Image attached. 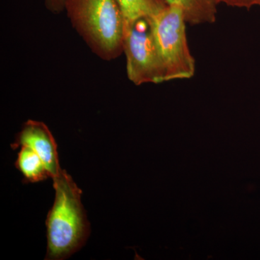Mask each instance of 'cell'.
<instances>
[{
	"instance_id": "cell-1",
	"label": "cell",
	"mask_w": 260,
	"mask_h": 260,
	"mask_svg": "<svg viewBox=\"0 0 260 260\" xmlns=\"http://www.w3.org/2000/svg\"><path fill=\"white\" fill-rule=\"evenodd\" d=\"M53 181L55 199L46 221L45 259L62 260L84 245L90 234V226L81 203V189L72 177L61 169Z\"/></svg>"
},
{
	"instance_id": "cell-2",
	"label": "cell",
	"mask_w": 260,
	"mask_h": 260,
	"mask_svg": "<svg viewBox=\"0 0 260 260\" xmlns=\"http://www.w3.org/2000/svg\"><path fill=\"white\" fill-rule=\"evenodd\" d=\"M148 21L164 68L165 82L192 78L195 60L188 46L186 22L182 10L175 5H168Z\"/></svg>"
},
{
	"instance_id": "cell-3",
	"label": "cell",
	"mask_w": 260,
	"mask_h": 260,
	"mask_svg": "<svg viewBox=\"0 0 260 260\" xmlns=\"http://www.w3.org/2000/svg\"><path fill=\"white\" fill-rule=\"evenodd\" d=\"M64 8L103 51L123 47L124 19L117 0H66Z\"/></svg>"
},
{
	"instance_id": "cell-4",
	"label": "cell",
	"mask_w": 260,
	"mask_h": 260,
	"mask_svg": "<svg viewBox=\"0 0 260 260\" xmlns=\"http://www.w3.org/2000/svg\"><path fill=\"white\" fill-rule=\"evenodd\" d=\"M123 48L128 78L135 85L165 82L164 68L147 19L124 23Z\"/></svg>"
},
{
	"instance_id": "cell-5",
	"label": "cell",
	"mask_w": 260,
	"mask_h": 260,
	"mask_svg": "<svg viewBox=\"0 0 260 260\" xmlns=\"http://www.w3.org/2000/svg\"><path fill=\"white\" fill-rule=\"evenodd\" d=\"M22 146L29 147L40 156L52 179L61 172L55 140L44 123L29 120L24 124L11 145L15 150Z\"/></svg>"
},
{
	"instance_id": "cell-6",
	"label": "cell",
	"mask_w": 260,
	"mask_h": 260,
	"mask_svg": "<svg viewBox=\"0 0 260 260\" xmlns=\"http://www.w3.org/2000/svg\"><path fill=\"white\" fill-rule=\"evenodd\" d=\"M169 5H175L184 13L186 23L205 25L216 21L218 0H166Z\"/></svg>"
},
{
	"instance_id": "cell-7",
	"label": "cell",
	"mask_w": 260,
	"mask_h": 260,
	"mask_svg": "<svg viewBox=\"0 0 260 260\" xmlns=\"http://www.w3.org/2000/svg\"><path fill=\"white\" fill-rule=\"evenodd\" d=\"M15 165L27 183L39 182L51 178L42 158L28 146L20 147Z\"/></svg>"
},
{
	"instance_id": "cell-8",
	"label": "cell",
	"mask_w": 260,
	"mask_h": 260,
	"mask_svg": "<svg viewBox=\"0 0 260 260\" xmlns=\"http://www.w3.org/2000/svg\"><path fill=\"white\" fill-rule=\"evenodd\" d=\"M124 16V23H133L140 19L150 20L169 5L166 0H117Z\"/></svg>"
},
{
	"instance_id": "cell-9",
	"label": "cell",
	"mask_w": 260,
	"mask_h": 260,
	"mask_svg": "<svg viewBox=\"0 0 260 260\" xmlns=\"http://www.w3.org/2000/svg\"><path fill=\"white\" fill-rule=\"evenodd\" d=\"M220 5L239 9L250 10L251 8H260V0H218Z\"/></svg>"
},
{
	"instance_id": "cell-10",
	"label": "cell",
	"mask_w": 260,
	"mask_h": 260,
	"mask_svg": "<svg viewBox=\"0 0 260 260\" xmlns=\"http://www.w3.org/2000/svg\"><path fill=\"white\" fill-rule=\"evenodd\" d=\"M65 1L66 0H45L48 8L54 11H59L64 8Z\"/></svg>"
}]
</instances>
